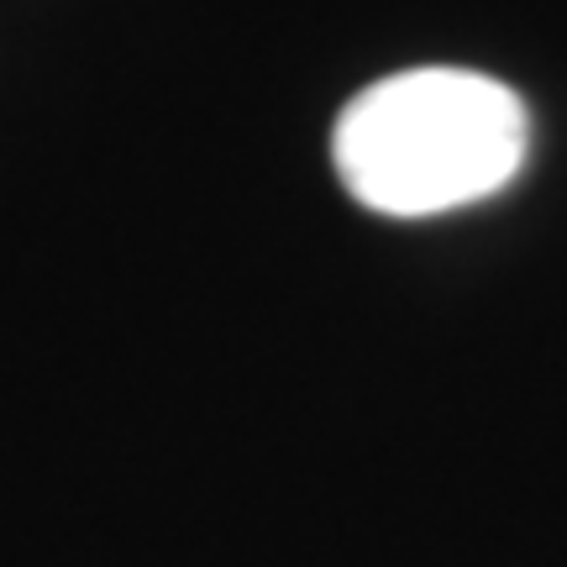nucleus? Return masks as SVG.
I'll return each mask as SVG.
<instances>
[{"mask_svg": "<svg viewBox=\"0 0 567 567\" xmlns=\"http://www.w3.org/2000/svg\"><path fill=\"white\" fill-rule=\"evenodd\" d=\"M530 147L526 101L473 69H405L347 101L331 158L379 216H442L499 195Z\"/></svg>", "mask_w": 567, "mask_h": 567, "instance_id": "1", "label": "nucleus"}]
</instances>
